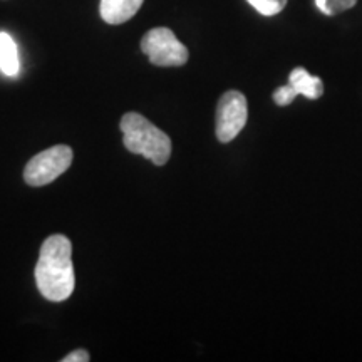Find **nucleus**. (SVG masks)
<instances>
[{
    "label": "nucleus",
    "instance_id": "423d86ee",
    "mask_svg": "<svg viewBox=\"0 0 362 362\" xmlns=\"http://www.w3.org/2000/svg\"><path fill=\"white\" fill-rule=\"evenodd\" d=\"M144 0H101L99 12L104 22L111 25H119L133 19L136 12L143 6Z\"/></svg>",
    "mask_w": 362,
    "mask_h": 362
},
{
    "label": "nucleus",
    "instance_id": "1a4fd4ad",
    "mask_svg": "<svg viewBox=\"0 0 362 362\" xmlns=\"http://www.w3.org/2000/svg\"><path fill=\"white\" fill-rule=\"evenodd\" d=\"M247 2L265 17L277 16L287 6V0H247Z\"/></svg>",
    "mask_w": 362,
    "mask_h": 362
},
{
    "label": "nucleus",
    "instance_id": "7ed1b4c3",
    "mask_svg": "<svg viewBox=\"0 0 362 362\" xmlns=\"http://www.w3.org/2000/svg\"><path fill=\"white\" fill-rule=\"evenodd\" d=\"M141 51L146 54L151 64L160 67H178L188 62V49L176 39L173 30L156 27L144 34Z\"/></svg>",
    "mask_w": 362,
    "mask_h": 362
},
{
    "label": "nucleus",
    "instance_id": "20e7f679",
    "mask_svg": "<svg viewBox=\"0 0 362 362\" xmlns=\"http://www.w3.org/2000/svg\"><path fill=\"white\" fill-rule=\"evenodd\" d=\"M72 149L66 144H57L40 151L25 165L24 180L30 187H44L66 173L72 163Z\"/></svg>",
    "mask_w": 362,
    "mask_h": 362
},
{
    "label": "nucleus",
    "instance_id": "f8f14e48",
    "mask_svg": "<svg viewBox=\"0 0 362 362\" xmlns=\"http://www.w3.org/2000/svg\"><path fill=\"white\" fill-rule=\"evenodd\" d=\"M90 356L88 351L84 349H78V351H72L69 354L62 357V362H89Z\"/></svg>",
    "mask_w": 362,
    "mask_h": 362
},
{
    "label": "nucleus",
    "instance_id": "f03ea898",
    "mask_svg": "<svg viewBox=\"0 0 362 362\" xmlns=\"http://www.w3.org/2000/svg\"><path fill=\"white\" fill-rule=\"evenodd\" d=\"M119 128L124 136V146L133 155H141L156 166L166 165L171 156L170 136L156 128L139 112H126Z\"/></svg>",
    "mask_w": 362,
    "mask_h": 362
},
{
    "label": "nucleus",
    "instance_id": "0eeeda50",
    "mask_svg": "<svg viewBox=\"0 0 362 362\" xmlns=\"http://www.w3.org/2000/svg\"><path fill=\"white\" fill-rule=\"evenodd\" d=\"M291 86L297 90L298 94H304L305 98L309 99H319L324 94V84L322 81L315 76H310L309 71H305L304 67H296L291 72Z\"/></svg>",
    "mask_w": 362,
    "mask_h": 362
},
{
    "label": "nucleus",
    "instance_id": "9b49d317",
    "mask_svg": "<svg viewBox=\"0 0 362 362\" xmlns=\"http://www.w3.org/2000/svg\"><path fill=\"white\" fill-rule=\"evenodd\" d=\"M298 96V93L293 89V86H282L274 93V101L279 104V106H288L293 99Z\"/></svg>",
    "mask_w": 362,
    "mask_h": 362
},
{
    "label": "nucleus",
    "instance_id": "f257e3e1",
    "mask_svg": "<svg viewBox=\"0 0 362 362\" xmlns=\"http://www.w3.org/2000/svg\"><path fill=\"white\" fill-rule=\"evenodd\" d=\"M35 284L39 292L51 302L66 300L74 292L72 243L66 235L56 233L45 238L35 265Z\"/></svg>",
    "mask_w": 362,
    "mask_h": 362
},
{
    "label": "nucleus",
    "instance_id": "39448f33",
    "mask_svg": "<svg viewBox=\"0 0 362 362\" xmlns=\"http://www.w3.org/2000/svg\"><path fill=\"white\" fill-rule=\"evenodd\" d=\"M248 116L247 98L238 90H228L220 98L216 106V138L230 143L245 128Z\"/></svg>",
    "mask_w": 362,
    "mask_h": 362
},
{
    "label": "nucleus",
    "instance_id": "9d476101",
    "mask_svg": "<svg viewBox=\"0 0 362 362\" xmlns=\"http://www.w3.org/2000/svg\"><path fill=\"white\" fill-rule=\"evenodd\" d=\"M357 0H315L319 11L325 16H336L356 6Z\"/></svg>",
    "mask_w": 362,
    "mask_h": 362
},
{
    "label": "nucleus",
    "instance_id": "6e6552de",
    "mask_svg": "<svg viewBox=\"0 0 362 362\" xmlns=\"http://www.w3.org/2000/svg\"><path fill=\"white\" fill-rule=\"evenodd\" d=\"M19 54L16 40L7 33H0V71L6 76H17L19 72Z\"/></svg>",
    "mask_w": 362,
    "mask_h": 362
}]
</instances>
